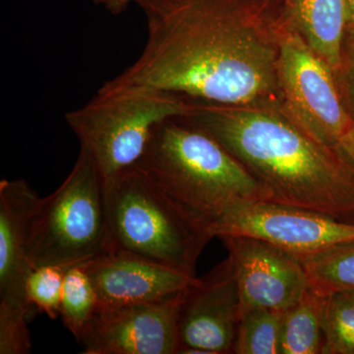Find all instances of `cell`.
Wrapping results in <instances>:
<instances>
[{
  "label": "cell",
  "instance_id": "cell-15",
  "mask_svg": "<svg viewBox=\"0 0 354 354\" xmlns=\"http://www.w3.org/2000/svg\"><path fill=\"white\" fill-rule=\"evenodd\" d=\"M327 298L328 295L310 286L304 297L286 310L281 354H322Z\"/></svg>",
  "mask_w": 354,
  "mask_h": 354
},
{
  "label": "cell",
  "instance_id": "cell-13",
  "mask_svg": "<svg viewBox=\"0 0 354 354\" xmlns=\"http://www.w3.org/2000/svg\"><path fill=\"white\" fill-rule=\"evenodd\" d=\"M39 200L24 179L0 183V316L29 319L26 281L32 271L27 257L28 230Z\"/></svg>",
  "mask_w": 354,
  "mask_h": 354
},
{
  "label": "cell",
  "instance_id": "cell-3",
  "mask_svg": "<svg viewBox=\"0 0 354 354\" xmlns=\"http://www.w3.org/2000/svg\"><path fill=\"white\" fill-rule=\"evenodd\" d=\"M136 167L207 230L230 207L272 199L220 142L179 118L156 128Z\"/></svg>",
  "mask_w": 354,
  "mask_h": 354
},
{
  "label": "cell",
  "instance_id": "cell-14",
  "mask_svg": "<svg viewBox=\"0 0 354 354\" xmlns=\"http://www.w3.org/2000/svg\"><path fill=\"white\" fill-rule=\"evenodd\" d=\"M286 24L335 70L346 37L344 0H281Z\"/></svg>",
  "mask_w": 354,
  "mask_h": 354
},
{
  "label": "cell",
  "instance_id": "cell-5",
  "mask_svg": "<svg viewBox=\"0 0 354 354\" xmlns=\"http://www.w3.org/2000/svg\"><path fill=\"white\" fill-rule=\"evenodd\" d=\"M104 181L87 151L55 192L39 198L28 230L32 269L84 265L114 250Z\"/></svg>",
  "mask_w": 354,
  "mask_h": 354
},
{
  "label": "cell",
  "instance_id": "cell-19",
  "mask_svg": "<svg viewBox=\"0 0 354 354\" xmlns=\"http://www.w3.org/2000/svg\"><path fill=\"white\" fill-rule=\"evenodd\" d=\"M322 354H354V299L348 292L328 295Z\"/></svg>",
  "mask_w": 354,
  "mask_h": 354
},
{
  "label": "cell",
  "instance_id": "cell-24",
  "mask_svg": "<svg viewBox=\"0 0 354 354\" xmlns=\"http://www.w3.org/2000/svg\"><path fill=\"white\" fill-rule=\"evenodd\" d=\"M346 2V34L354 36V0Z\"/></svg>",
  "mask_w": 354,
  "mask_h": 354
},
{
  "label": "cell",
  "instance_id": "cell-9",
  "mask_svg": "<svg viewBox=\"0 0 354 354\" xmlns=\"http://www.w3.org/2000/svg\"><path fill=\"white\" fill-rule=\"evenodd\" d=\"M239 321V281L228 256L183 291L177 319V353H234Z\"/></svg>",
  "mask_w": 354,
  "mask_h": 354
},
{
  "label": "cell",
  "instance_id": "cell-16",
  "mask_svg": "<svg viewBox=\"0 0 354 354\" xmlns=\"http://www.w3.org/2000/svg\"><path fill=\"white\" fill-rule=\"evenodd\" d=\"M310 285L319 292L354 291V241L301 258Z\"/></svg>",
  "mask_w": 354,
  "mask_h": 354
},
{
  "label": "cell",
  "instance_id": "cell-21",
  "mask_svg": "<svg viewBox=\"0 0 354 354\" xmlns=\"http://www.w3.org/2000/svg\"><path fill=\"white\" fill-rule=\"evenodd\" d=\"M339 94L354 125V36L346 34L339 66L335 70Z\"/></svg>",
  "mask_w": 354,
  "mask_h": 354
},
{
  "label": "cell",
  "instance_id": "cell-12",
  "mask_svg": "<svg viewBox=\"0 0 354 354\" xmlns=\"http://www.w3.org/2000/svg\"><path fill=\"white\" fill-rule=\"evenodd\" d=\"M82 266L100 306L158 304L176 297L197 278L120 249Z\"/></svg>",
  "mask_w": 354,
  "mask_h": 354
},
{
  "label": "cell",
  "instance_id": "cell-2",
  "mask_svg": "<svg viewBox=\"0 0 354 354\" xmlns=\"http://www.w3.org/2000/svg\"><path fill=\"white\" fill-rule=\"evenodd\" d=\"M181 120L208 133L272 194V201L354 225V167L319 143L283 106L192 102Z\"/></svg>",
  "mask_w": 354,
  "mask_h": 354
},
{
  "label": "cell",
  "instance_id": "cell-23",
  "mask_svg": "<svg viewBox=\"0 0 354 354\" xmlns=\"http://www.w3.org/2000/svg\"><path fill=\"white\" fill-rule=\"evenodd\" d=\"M337 150L354 167V128L348 136L342 142L341 145L337 147Z\"/></svg>",
  "mask_w": 354,
  "mask_h": 354
},
{
  "label": "cell",
  "instance_id": "cell-4",
  "mask_svg": "<svg viewBox=\"0 0 354 354\" xmlns=\"http://www.w3.org/2000/svg\"><path fill=\"white\" fill-rule=\"evenodd\" d=\"M114 248L148 258L196 278V266L214 239L138 167L104 186Z\"/></svg>",
  "mask_w": 354,
  "mask_h": 354
},
{
  "label": "cell",
  "instance_id": "cell-11",
  "mask_svg": "<svg viewBox=\"0 0 354 354\" xmlns=\"http://www.w3.org/2000/svg\"><path fill=\"white\" fill-rule=\"evenodd\" d=\"M183 291L158 304L99 306L77 339L83 353L176 354Z\"/></svg>",
  "mask_w": 354,
  "mask_h": 354
},
{
  "label": "cell",
  "instance_id": "cell-8",
  "mask_svg": "<svg viewBox=\"0 0 354 354\" xmlns=\"http://www.w3.org/2000/svg\"><path fill=\"white\" fill-rule=\"evenodd\" d=\"M214 237L246 235L288 251L300 259L354 241L353 223L274 201L235 205L208 225Z\"/></svg>",
  "mask_w": 354,
  "mask_h": 354
},
{
  "label": "cell",
  "instance_id": "cell-25",
  "mask_svg": "<svg viewBox=\"0 0 354 354\" xmlns=\"http://www.w3.org/2000/svg\"><path fill=\"white\" fill-rule=\"evenodd\" d=\"M349 295H351V297L353 298L354 299V291H349V292H348Z\"/></svg>",
  "mask_w": 354,
  "mask_h": 354
},
{
  "label": "cell",
  "instance_id": "cell-22",
  "mask_svg": "<svg viewBox=\"0 0 354 354\" xmlns=\"http://www.w3.org/2000/svg\"><path fill=\"white\" fill-rule=\"evenodd\" d=\"M137 0H93L97 6L104 7L108 12L113 15H120L124 12L132 2Z\"/></svg>",
  "mask_w": 354,
  "mask_h": 354
},
{
  "label": "cell",
  "instance_id": "cell-10",
  "mask_svg": "<svg viewBox=\"0 0 354 354\" xmlns=\"http://www.w3.org/2000/svg\"><path fill=\"white\" fill-rule=\"evenodd\" d=\"M220 239L236 272L241 316L256 308L286 311L311 286L297 256L256 237L223 235Z\"/></svg>",
  "mask_w": 354,
  "mask_h": 354
},
{
  "label": "cell",
  "instance_id": "cell-17",
  "mask_svg": "<svg viewBox=\"0 0 354 354\" xmlns=\"http://www.w3.org/2000/svg\"><path fill=\"white\" fill-rule=\"evenodd\" d=\"M99 306L97 290L85 268L82 265L68 268L65 272L60 317L76 341L94 318Z\"/></svg>",
  "mask_w": 354,
  "mask_h": 354
},
{
  "label": "cell",
  "instance_id": "cell-7",
  "mask_svg": "<svg viewBox=\"0 0 354 354\" xmlns=\"http://www.w3.org/2000/svg\"><path fill=\"white\" fill-rule=\"evenodd\" d=\"M277 75L283 109L312 138L337 149L354 125L339 94L335 70L297 32L281 39Z\"/></svg>",
  "mask_w": 354,
  "mask_h": 354
},
{
  "label": "cell",
  "instance_id": "cell-1",
  "mask_svg": "<svg viewBox=\"0 0 354 354\" xmlns=\"http://www.w3.org/2000/svg\"><path fill=\"white\" fill-rule=\"evenodd\" d=\"M148 37L102 91L152 90L221 106H283L281 0H137Z\"/></svg>",
  "mask_w": 354,
  "mask_h": 354
},
{
  "label": "cell",
  "instance_id": "cell-18",
  "mask_svg": "<svg viewBox=\"0 0 354 354\" xmlns=\"http://www.w3.org/2000/svg\"><path fill=\"white\" fill-rule=\"evenodd\" d=\"M286 311L270 308L249 310L241 316L234 353L281 354Z\"/></svg>",
  "mask_w": 354,
  "mask_h": 354
},
{
  "label": "cell",
  "instance_id": "cell-20",
  "mask_svg": "<svg viewBox=\"0 0 354 354\" xmlns=\"http://www.w3.org/2000/svg\"><path fill=\"white\" fill-rule=\"evenodd\" d=\"M67 269L44 266L32 269L26 281V297L32 309L46 314L51 320L60 316L62 290Z\"/></svg>",
  "mask_w": 354,
  "mask_h": 354
},
{
  "label": "cell",
  "instance_id": "cell-6",
  "mask_svg": "<svg viewBox=\"0 0 354 354\" xmlns=\"http://www.w3.org/2000/svg\"><path fill=\"white\" fill-rule=\"evenodd\" d=\"M191 108L192 102L160 91L99 90L65 120L106 186L138 164L160 123L183 118Z\"/></svg>",
  "mask_w": 354,
  "mask_h": 354
}]
</instances>
